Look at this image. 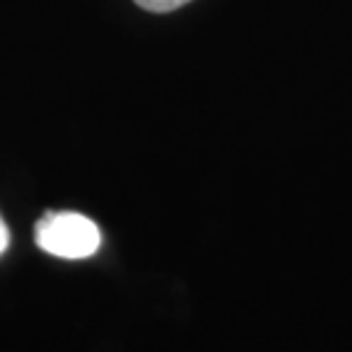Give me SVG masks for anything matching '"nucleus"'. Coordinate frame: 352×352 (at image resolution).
Wrapping results in <instances>:
<instances>
[{
  "instance_id": "nucleus-1",
  "label": "nucleus",
  "mask_w": 352,
  "mask_h": 352,
  "mask_svg": "<svg viewBox=\"0 0 352 352\" xmlns=\"http://www.w3.org/2000/svg\"><path fill=\"white\" fill-rule=\"evenodd\" d=\"M34 240L58 258H89L100 251V227L78 212H47L34 227Z\"/></svg>"
},
{
  "instance_id": "nucleus-2",
  "label": "nucleus",
  "mask_w": 352,
  "mask_h": 352,
  "mask_svg": "<svg viewBox=\"0 0 352 352\" xmlns=\"http://www.w3.org/2000/svg\"><path fill=\"white\" fill-rule=\"evenodd\" d=\"M141 8H146L151 13H167V11H175L180 6H186L190 0H136Z\"/></svg>"
},
{
  "instance_id": "nucleus-3",
  "label": "nucleus",
  "mask_w": 352,
  "mask_h": 352,
  "mask_svg": "<svg viewBox=\"0 0 352 352\" xmlns=\"http://www.w3.org/2000/svg\"><path fill=\"white\" fill-rule=\"evenodd\" d=\"M8 243H11V232H8V227H6V222L0 219V256L6 253V248H8Z\"/></svg>"
}]
</instances>
